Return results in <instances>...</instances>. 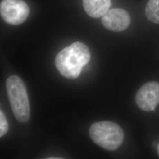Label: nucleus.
Segmentation results:
<instances>
[{
  "instance_id": "nucleus-7",
  "label": "nucleus",
  "mask_w": 159,
  "mask_h": 159,
  "mask_svg": "<svg viewBox=\"0 0 159 159\" xmlns=\"http://www.w3.org/2000/svg\"><path fill=\"white\" fill-rule=\"evenodd\" d=\"M111 0H83L84 10L90 17H102L109 10Z\"/></svg>"
},
{
  "instance_id": "nucleus-4",
  "label": "nucleus",
  "mask_w": 159,
  "mask_h": 159,
  "mask_svg": "<svg viewBox=\"0 0 159 159\" xmlns=\"http://www.w3.org/2000/svg\"><path fill=\"white\" fill-rule=\"evenodd\" d=\"M0 12L6 23L19 25L24 23L29 17L30 8L23 0H2Z\"/></svg>"
},
{
  "instance_id": "nucleus-6",
  "label": "nucleus",
  "mask_w": 159,
  "mask_h": 159,
  "mask_svg": "<svg viewBox=\"0 0 159 159\" xmlns=\"http://www.w3.org/2000/svg\"><path fill=\"white\" fill-rule=\"evenodd\" d=\"M102 25L114 32L123 31L131 23L130 16L125 10L116 8L109 10L102 18Z\"/></svg>"
},
{
  "instance_id": "nucleus-1",
  "label": "nucleus",
  "mask_w": 159,
  "mask_h": 159,
  "mask_svg": "<svg viewBox=\"0 0 159 159\" xmlns=\"http://www.w3.org/2000/svg\"><path fill=\"white\" fill-rule=\"evenodd\" d=\"M90 58V52L87 46L81 42H75L57 54L55 65L63 77L75 79L79 77L83 67L89 62Z\"/></svg>"
},
{
  "instance_id": "nucleus-8",
  "label": "nucleus",
  "mask_w": 159,
  "mask_h": 159,
  "mask_svg": "<svg viewBox=\"0 0 159 159\" xmlns=\"http://www.w3.org/2000/svg\"><path fill=\"white\" fill-rule=\"evenodd\" d=\"M145 14L148 20L154 24H159V0H149Z\"/></svg>"
},
{
  "instance_id": "nucleus-10",
  "label": "nucleus",
  "mask_w": 159,
  "mask_h": 159,
  "mask_svg": "<svg viewBox=\"0 0 159 159\" xmlns=\"http://www.w3.org/2000/svg\"><path fill=\"white\" fill-rule=\"evenodd\" d=\"M157 152H158V154H159V144H158V146H157Z\"/></svg>"
},
{
  "instance_id": "nucleus-3",
  "label": "nucleus",
  "mask_w": 159,
  "mask_h": 159,
  "mask_svg": "<svg viewBox=\"0 0 159 159\" xmlns=\"http://www.w3.org/2000/svg\"><path fill=\"white\" fill-rule=\"evenodd\" d=\"M91 140L100 147L114 151L122 144L124 132L117 124L112 121H99L93 123L89 130Z\"/></svg>"
},
{
  "instance_id": "nucleus-9",
  "label": "nucleus",
  "mask_w": 159,
  "mask_h": 159,
  "mask_svg": "<svg viewBox=\"0 0 159 159\" xmlns=\"http://www.w3.org/2000/svg\"><path fill=\"white\" fill-rule=\"evenodd\" d=\"M8 125L6 116L2 110L0 111V137H2L7 133Z\"/></svg>"
},
{
  "instance_id": "nucleus-2",
  "label": "nucleus",
  "mask_w": 159,
  "mask_h": 159,
  "mask_svg": "<svg viewBox=\"0 0 159 159\" xmlns=\"http://www.w3.org/2000/svg\"><path fill=\"white\" fill-rule=\"evenodd\" d=\"M9 102L16 119L26 123L30 118V107L26 86L17 75L9 77L6 81Z\"/></svg>"
},
{
  "instance_id": "nucleus-5",
  "label": "nucleus",
  "mask_w": 159,
  "mask_h": 159,
  "mask_svg": "<svg viewBox=\"0 0 159 159\" xmlns=\"http://www.w3.org/2000/svg\"><path fill=\"white\" fill-rule=\"evenodd\" d=\"M138 107L144 111H153L159 104V83L152 81L146 83L139 90L136 96Z\"/></svg>"
}]
</instances>
